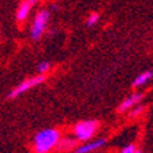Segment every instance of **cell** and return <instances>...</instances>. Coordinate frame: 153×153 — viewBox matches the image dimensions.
I'll use <instances>...</instances> for the list:
<instances>
[{
    "label": "cell",
    "mask_w": 153,
    "mask_h": 153,
    "mask_svg": "<svg viewBox=\"0 0 153 153\" xmlns=\"http://www.w3.org/2000/svg\"><path fill=\"white\" fill-rule=\"evenodd\" d=\"M30 8H32V6L29 4L27 0L22 1V3L19 4L18 10H16V21H18V22H23V21L27 18L29 13H30Z\"/></svg>",
    "instance_id": "8"
},
{
    "label": "cell",
    "mask_w": 153,
    "mask_h": 153,
    "mask_svg": "<svg viewBox=\"0 0 153 153\" xmlns=\"http://www.w3.org/2000/svg\"><path fill=\"white\" fill-rule=\"evenodd\" d=\"M60 133L56 128H45L38 131L33 138V153H49L56 148Z\"/></svg>",
    "instance_id": "1"
},
{
    "label": "cell",
    "mask_w": 153,
    "mask_h": 153,
    "mask_svg": "<svg viewBox=\"0 0 153 153\" xmlns=\"http://www.w3.org/2000/svg\"><path fill=\"white\" fill-rule=\"evenodd\" d=\"M100 123L97 120H82L78 122L73 127L74 138L81 142H88L94 135V133L99 130Z\"/></svg>",
    "instance_id": "2"
},
{
    "label": "cell",
    "mask_w": 153,
    "mask_h": 153,
    "mask_svg": "<svg viewBox=\"0 0 153 153\" xmlns=\"http://www.w3.org/2000/svg\"><path fill=\"white\" fill-rule=\"evenodd\" d=\"M44 81H45V75H44V74H40V75H37V76H33V78H29V79L22 81V82L19 83L18 86H15V88L10 92L8 97H10V99H15V97H18V96L26 93L27 90H30L32 88H34V86L42 83Z\"/></svg>",
    "instance_id": "4"
},
{
    "label": "cell",
    "mask_w": 153,
    "mask_h": 153,
    "mask_svg": "<svg viewBox=\"0 0 153 153\" xmlns=\"http://www.w3.org/2000/svg\"><path fill=\"white\" fill-rule=\"evenodd\" d=\"M142 97H143L142 93H133V94H130L120 102V105L118 107V112H126L128 109H131L142 100Z\"/></svg>",
    "instance_id": "5"
},
{
    "label": "cell",
    "mask_w": 153,
    "mask_h": 153,
    "mask_svg": "<svg viewBox=\"0 0 153 153\" xmlns=\"http://www.w3.org/2000/svg\"><path fill=\"white\" fill-rule=\"evenodd\" d=\"M99 21V14H90V16L88 18V21H86V23H88V26H93L96 22Z\"/></svg>",
    "instance_id": "13"
},
{
    "label": "cell",
    "mask_w": 153,
    "mask_h": 153,
    "mask_svg": "<svg viewBox=\"0 0 153 153\" xmlns=\"http://www.w3.org/2000/svg\"><path fill=\"white\" fill-rule=\"evenodd\" d=\"M131 109H133V111L128 114V116H130V118H137L138 115H141L143 112V107H135V108L133 107Z\"/></svg>",
    "instance_id": "12"
},
{
    "label": "cell",
    "mask_w": 153,
    "mask_h": 153,
    "mask_svg": "<svg viewBox=\"0 0 153 153\" xmlns=\"http://www.w3.org/2000/svg\"><path fill=\"white\" fill-rule=\"evenodd\" d=\"M119 153H142V152H141V150L138 149L135 145L130 143V145H127V146H124Z\"/></svg>",
    "instance_id": "10"
},
{
    "label": "cell",
    "mask_w": 153,
    "mask_h": 153,
    "mask_svg": "<svg viewBox=\"0 0 153 153\" xmlns=\"http://www.w3.org/2000/svg\"><path fill=\"white\" fill-rule=\"evenodd\" d=\"M48 21H49V13H48L47 10L38 11L34 21H33L32 30H30V34H32L33 40H38V38L44 34L47 25H48Z\"/></svg>",
    "instance_id": "3"
},
{
    "label": "cell",
    "mask_w": 153,
    "mask_h": 153,
    "mask_svg": "<svg viewBox=\"0 0 153 153\" xmlns=\"http://www.w3.org/2000/svg\"><path fill=\"white\" fill-rule=\"evenodd\" d=\"M29 1V4H30V6H33V4H36L38 1V0H27Z\"/></svg>",
    "instance_id": "14"
},
{
    "label": "cell",
    "mask_w": 153,
    "mask_h": 153,
    "mask_svg": "<svg viewBox=\"0 0 153 153\" xmlns=\"http://www.w3.org/2000/svg\"><path fill=\"white\" fill-rule=\"evenodd\" d=\"M49 68H51V63H49V62H41V63L38 64V67H37V70H38V73L40 74H45Z\"/></svg>",
    "instance_id": "11"
},
{
    "label": "cell",
    "mask_w": 153,
    "mask_h": 153,
    "mask_svg": "<svg viewBox=\"0 0 153 153\" xmlns=\"http://www.w3.org/2000/svg\"><path fill=\"white\" fill-rule=\"evenodd\" d=\"M152 76H153L152 71H143V73H141L140 75H137V78L133 81V86H134V88L143 86L146 82H149V81L152 79Z\"/></svg>",
    "instance_id": "9"
},
{
    "label": "cell",
    "mask_w": 153,
    "mask_h": 153,
    "mask_svg": "<svg viewBox=\"0 0 153 153\" xmlns=\"http://www.w3.org/2000/svg\"><path fill=\"white\" fill-rule=\"evenodd\" d=\"M107 142L105 138H99V140L90 141V142H86L81 146L75 148V153H92L94 150H99L100 148L104 146V143Z\"/></svg>",
    "instance_id": "6"
},
{
    "label": "cell",
    "mask_w": 153,
    "mask_h": 153,
    "mask_svg": "<svg viewBox=\"0 0 153 153\" xmlns=\"http://www.w3.org/2000/svg\"><path fill=\"white\" fill-rule=\"evenodd\" d=\"M75 148H76V140L75 138H70V137L60 138L56 145V149L59 152H68V150H73Z\"/></svg>",
    "instance_id": "7"
}]
</instances>
